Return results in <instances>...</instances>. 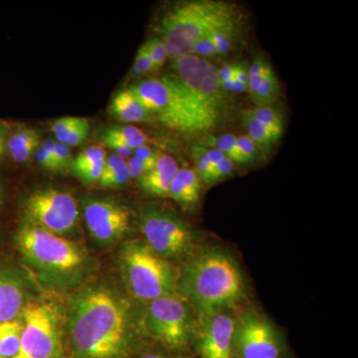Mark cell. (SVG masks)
Masks as SVG:
<instances>
[{
	"label": "cell",
	"mask_w": 358,
	"mask_h": 358,
	"mask_svg": "<svg viewBox=\"0 0 358 358\" xmlns=\"http://www.w3.org/2000/svg\"><path fill=\"white\" fill-rule=\"evenodd\" d=\"M180 289L202 319L238 305L246 292L236 261L219 248L204 249L193 257L181 275Z\"/></svg>",
	"instance_id": "6da1fadb"
},
{
	"label": "cell",
	"mask_w": 358,
	"mask_h": 358,
	"mask_svg": "<svg viewBox=\"0 0 358 358\" xmlns=\"http://www.w3.org/2000/svg\"><path fill=\"white\" fill-rule=\"evenodd\" d=\"M127 317L107 292L84 294L75 303L71 341L77 358H117L126 348Z\"/></svg>",
	"instance_id": "7a4b0ae2"
},
{
	"label": "cell",
	"mask_w": 358,
	"mask_h": 358,
	"mask_svg": "<svg viewBox=\"0 0 358 358\" xmlns=\"http://www.w3.org/2000/svg\"><path fill=\"white\" fill-rule=\"evenodd\" d=\"M129 89L152 117L179 133H203L219 122L174 75L143 80Z\"/></svg>",
	"instance_id": "3957f363"
},
{
	"label": "cell",
	"mask_w": 358,
	"mask_h": 358,
	"mask_svg": "<svg viewBox=\"0 0 358 358\" xmlns=\"http://www.w3.org/2000/svg\"><path fill=\"white\" fill-rule=\"evenodd\" d=\"M237 15L232 4L219 0H192L174 4L162 16L159 38L169 58L192 55L193 45L214 26Z\"/></svg>",
	"instance_id": "277c9868"
},
{
	"label": "cell",
	"mask_w": 358,
	"mask_h": 358,
	"mask_svg": "<svg viewBox=\"0 0 358 358\" xmlns=\"http://www.w3.org/2000/svg\"><path fill=\"white\" fill-rule=\"evenodd\" d=\"M121 262L124 277L136 298L152 301L162 296H173L178 287L176 271L145 242L127 244L122 251Z\"/></svg>",
	"instance_id": "5b68a950"
},
{
	"label": "cell",
	"mask_w": 358,
	"mask_h": 358,
	"mask_svg": "<svg viewBox=\"0 0 358 358\" xmlns=\"http://www.w3.org/2000/svg\"><path fill=\"white\" fill-rule=\"evenodd\" d=\"M22 334L13 358H60L62 339L57 310L50 303L30 301L21 310Z\"/></svg>",
	"instance_id": "8992f818"
},
{
	"label": "cell",
	"mask_w": 358,
	"mask_h": 358,
	"mask_svg": "<svg viewBox=\"0 0 358 358\" xmlns=\"http://www.w3.org/2000/svg\"><path fill=\"white\" fill-rule=\"evenodd\" d=\"M16 243L28 260L50 270L67 272L83 261L81 251L73 242L36 226L22 228Z\"/></svg>",
	"instance_id": "52a82bcc"
},
{
	"label": "cell",
	"mask_w": 358,
	"mask_h": 358,
	"mask_svg": "<svg viewBox=\"0 0 358 358\" xmlns=\"http://www.w3.org/2000/svg\"><path fill=\"white\" fill-rule=\"evenodd\" d=\"M173 61L174 76L220 120L227 109V96L221 87L217 68L192 54Z\"/></svg>",
	"instance_id": "ba28073f"
},
{
	"label": "cell",
	"mask_w": 358,
	"mask_h": 358,
	"mask_svg": "<svg viewBox=\"0 0 358 358\" xmlns=\"http://www.w3.org/2000/svg\"><path fill=\"white\" fill-rule=\"evenodd\" d=\"M145 324L148 333L173 350L185 348L192 338L189 310L176 294L150 301Z\"/></svg>",
	"instance_id": "9c48e42d"
},
{
	"label": "cell",
	"mask_w": 358,
	"mask_h": 358,
	"mask_svg": "<svg viewBox=\"0 0 358 358\" xmlns=\"http://www.w3.org/2000/svg\"><path fill=\"white\" fill-rule=\"evenodd\" d=\"M141 226L145 243L162 258H178L192 248V230L173 214L148 209L141 216Z\"/></svg>",
	"instance_id": "30bf717a"
},
{
	"label": "cell",
	"mask_w": 358,
	"mask_h": 358,
	"mask_svg": "<svg viewBox=\"0 0 358 358\" xmlns=\"http://www.w3.org/2000/svg\"><path fill=\"white\" fill-rule=\"evenodd\" d=\"M25 212L36 227L53 234H64L74 229L79 218V208L70 193L61 190H38L26 201Z\"/></svg>",
	"instance_id": "8fae6325"
},
{
	"label": "cell",
	"mask_w": 358,
	"mask_h": 358,
	"mask_svg": "<svg viewBox=\"0 0 358 358\" xmlns=\"http://www.w3.org/2000/svg\"><path fill=\"white\" fill-rule=\"evenodd\" d=\"M236 358H279L281 343L274 327L259 315L247 312L235 320L233 355Z\"/></svg>",
	"instance_id": "7c38bea8"
},
{
	"label": "cell",
	"mask_w": 358,
	"mask_h": 358,
	"mask_svg": "<svg viewBox=\"0 0 358 358\" xmlns=\"http://www.w3.org/2000/svg\"><path fill=\"white\" fill-rule=\"evenodd\" d=\"M84 217L92 236L102 243L121 239L131 224L129 209L108 199L89 200L85 205Z\"/></svg>",
	"instance_id": "4fadbf2b"
},
{
	"label": "cell",
	"mask_w": 358,
	"mask_h": 358,
	"mask_svg": "<svg viewBox=\"0 0 358 358\" xmlns=\"http://www.w3.org/2000/svg\"><path fill=\"white\" fill-rule=\"evenodd\" d=\"M235 320L226 313L202 320L199 334V350L201 358H234L233 334Z\"/></svg>",
	"instance_id": "5bb4252c"
},
{
	"label": "cell",
	"mask_w": 358,
	"mask_h": 358,
	"mask_svg": "<svg viewBox=\"0 0 358 358\" xmlns=\"http://www.w3.org/2000/svg\"><path fill=\"white\" fill-rule=\"evenodd\" d=\"M178 169V162L173 157L160 155L155 166L138 179V183L150 194L160 197L169 196V188Z\"/></svg>",
	"instance_id": "9a60e30c"
},
{
	"label": "cell",
	"mask_w": 358,
	"mask_h": 358,
	"mask_svg": "<svg viewBox=\"0 0 358 358\" xmlns=\"http://www.w3.org/2000/svg\"><path fill=\"white\" fill-rule=\"evenodd\" d=\"M109 112L117 121L138 124L152 121V115L131 90L117 92L110 101Z\"/></svg>",
	"instance_id": "2e32d148"
},
{
	"label": "cell",
	"mask_w": 358,
	"mask_h": 358,
	"mask_svg": "<svg viewBox=\"0 0 358 358\" xmlns=\"http://www.w3.org/2000/svg\"><path fill=\"white\" fill-rule=\"evenodd\" d=\"M201 180L194 169L181 167L176 171L169 196L186 208H193L199 203Z\"/></svg>",
	"instance_id": "e0dca14e"
},
{
	"label": "cell",
	"mask_w": 358,
	"mask_h": 358,
	"mask_svg": "<svg viewBox=\"0 0 358 358\" xmlns=\"http://www.w3.org/2000/svg\"><path fill=\"white\" fill-rule=\"evenodd\" d=\"M23 308V292L15 280L0 273V322H10Z\"/></svg>",
	"instance_id": "ac0fdd59"
},
{
	"label": "cell",
	"mask_w": 358,
	"mask_h": 358,
	"mask_svg": "<svg viewBox=\"0 0 358 358\" xmlns=\"http://www.w3.org/2000/svg\"><path fill=\"white\" fill-rule=\"evenodd\" d=\"M40 134L32 128L16 129L6 141V148L11 159L17 164L27 162L40 145Z\"/></svg>",
	"instance_id": "d6986e66"
},
{
	"label": "cell",
	"mask_w": 358,
	"mask_h": 358,
	"mask_svg": "<svg viewBox=\"0 0 358 358\" xmlns=\"http://www.w3.org/2000/svg\"><path fill=\"white\" fill-rule=\"evenodd\" d=\"M239 20L236 15L214 26L206 33L213 42L218 56L226 55L232 50L239 35Z\"/></svg>",
	"instance_id": "ffe728a7"
},
{
	"label": "cell",
	"mask_w": 358,
	"mask_h": 358,
	"mask_svg": "<svg viewBox=\"0 0 358 358\" xmlns=\"http://www.w3.org/2000/svg\"><path fill=\"white\" fill-rule=\"evenodd\" d=\"M129 178L131 176H129L128 162L126 159L115 154L107 157L102 176L99 180L102 187H117V186L126 185Z\"/></svg>",
	"instance_id": "44dd1931"
},
{
	"label": "cell",
	"mask_w": 358,
	"mask_h": 358,
	"mask_svg": "<svg viewBox=\"0 0 358 358\" xmlns=\"http://www.w3.org/2000/svg\"><path fill=\"white\" fill-rule=\"evenodd\" d=\"M101 141H114L127 145L131 150L143 147L148 143V136L141 129L134 126H114L106 129Z\"/></svg>",
	"instance_id": "7402d4cb"
},
{
	"label": "cell",
	"mask_w": 358,
	"mask_h": 358,
	"mask_svg": "<svg viewBox=\"0 0 358 358\" xmlns=\"http://www.w3.org/2000/svg\"><path fill=\"white\" fill-rule=\"evenodd\" d=\"M22 320L0 322V357L13 358L20 350Z\"/></svg>",
	"instance_id": "603a6c76"
},
{
	"label": "cell",
	"mask_w": 358,
	"mask_h": 358,
	"mask_svg": "<svg viewBox=\"0 0 358 358\" xmlns=\"http://www.w3.org/2000/svg\"><path fill=\"white\" fill-rule=\"evenodd\" d=\"M205 147L215 148L234 164H247L238 145L237 136L234 134H223L220 136H209Z\"/></svg>",
	"instance_id": "cb8c5ba5"
},
{
	"label": "cell",
	"mask_w": 358,
	"mask_h": 358,
	"mask_svg": "<svg viewBox=\"0 0 358 358\" xmlns=\"http://www.w3.org/2000/svg\"><path fill=\"white\" fill-rule=\"evenodd\" d=\"M279 91V81H278L277 76H275L272 67L268 66L260 86H259L256 93L252 96V99H253V102L256 103L257 107L268 106V103L275 100V96L278 95Z\"/></svg>",
	"instance_id": "d4e9b609"
},
{
	"label": "cell",
	"mask_w": 358,
	"mask_h": 358,
	"mask_svg": "<svg viewBox=\"0 0 358 358\" xmlns=\"http://www.w3.org/2000/svg\"><path fill=\"white\" fill-rule=\"evenodd\" d=\"M244 126L246 128L248 134L247 136L251 138L258 147H270L274 145L279 138H275L274 134L264 126L262 122L257 121L251 115L243 113Z\"/></svg>",
	"instance_id": "484cf974"
},
{
	"label": "cell",
	"mask_w": 358,
	"mask_h": 358,
	"mask_svg": "<svg viewBox=\"0 0 358 358\" xmlns=\"http://www.w3.org/2000/svg\"><path fill=\"white\" fill-rule=\"evenodd\" d=\"M246 114L251 115L257 121L262 122L264 126L267 127L275 138H281L282 134V121L281 115L277 110L272 109L268 106H261L255 109L245 110Z\"/></svg>",
	"instance_id": "4316f807"
},
{
	"label": "cell",
	"mask_w": 358,
	"mask_h": 358,
	"mask_svg": "<svg viewBox=\"0 0 358 358\" xmlns=\"http://www.w3.org/2000/svg\"><path fill=\"white\" fill-rule=\"evenodd\" d=\"M106 159H107V154H106V150L103 148L99 147V145H92V147L80 152L76 159H73L70 171L75 173V171H80V169H86V167L95 166L96 164L105 162Z\"/></svg>",
	"instance_id": "83f0119b"
},
{
	"label": "cell",
	"mask_w": 358,
	"mask_h": 358,
	"mask_svg": "<svg viewBox=\"0 0 358 358\" xmlns=\"http://www.w3.org/2000/svg\"><path fill=\"white\" fill-rule=\"evenodd\" d=\"M192 155L196 164L195 171L199 174L200 180L203 181L205 185H210L214 164L209 157L208 150L204 145H196L193 148Z\"/></svg>",
	"instance_id": "f1b7e54d"
},
{
	"label": "cell",
	"mask_w": 358,
	"mask_h": 358,
	"mask_svg": "<svg viewBox=\"0 0 358 358\" xmlns=\"http://www.w3.org/2000/svg\"><path fill=\"white\" fill-rule=\"evenodd\" d=\"M145 45L150 60H152L154 73L159 72L164 67V65L166 64L167 58H169L166 45L164 44V42L159 37H155V38L148 40Z\"/></svg>",
	"instance_id": "f546056e"
},
{
	"label": "cell",
	"mask_w": 358,
	"mask_h": 358,
	"mask_svg": "<svg viewBox=\"0 0 358 358\" xmlns=\"http://www.w3.org/2000/svg\"><path fill=\"white\" fill-rule=\"evenodd\" d=\"M268 63L262 57H257L250 66L248 70V90L250 95L253 96L262 82L264 75L267 71Z\"/></svg>",
	"instance_id": "4dcf8cb0"
},
{
	"label": "cell",
	"mask_w": 358,
	"mask_h": 358,
	"mask_svg": "<svg viewBox=\"0 0 358 358\" xmlns=\"http://www.w3.org/2000/svg\"><path fill=\"white\" fill-rule=\"evenodd\" d=\"M148 73H154V67H152V60L148 55L145 45L143 44L138 49L136 58H134L131 76L134 79H136V78L145 76Z\"/></svg>",
	"instance_id": "1f68e13d"
},
{
	"label": "cell",
	"mask_w": 358,
	"mask_h": 358,
	"mask_svg": "<svg viewBox=\"0 0 358 358\" xmlns=\"http://www.w3.org/2000/svg\"><path fill=\"white\" fill-rule=\"evenodd\" d=\"M81 119L80 117H63L52 122L51 131L56 140L59 143H64L68 134L79 124Z\"/></svg>",
	"instance_id": "d6a6232c"
},
{
	"label": "cell",
	"mask_w": 358,
	"mask_h": 358,
	"mask_svg": "<svg viewBox=\"0 0 358 358\" xmlns=\"http://www.w3.org/2000/svg\"><path fill=\"white\" fill-rule=\"evenodd\" d=\"M54 162H55L56 171H65L70 169L72 166L73 157L70 148L64 143L56 141L54 148Z\"/></svg>",
	"instance_id": "836d02e7"
},
{
	"label": "cell",
	"mask_w": 358,
	"mask_h": 358,
	"mask_svg": "<svg viewBox=\"0 0 358 358\" xmlns=\"http://www.w3.org/2000/svg\"><path fill=\"white\" fill-rule=\"evenodd\" d=\"M90 131V124L88 120L82 117L81 121L79 124L75 127L70 134H68L67 138H65L64 145L68 147H77V145H81L88 138Z\"/></svg>",
	"instance_id": "e575fe53"
},
{
	"label": "cell",
	"mask_w": 358,
	"mask_h": 358,
	"mask_svg": "<svg viewBox=\"0 0 358 358\" xmlns=\"http://www.w3.org/2000/svg\"><path fill=\"white\" fill-rule=\"evenodd\" d=\"M192 55L205 59L218 56V52L216 50L213 42L211 41L210 37L204 34L193 45Z\"/></svg>",
	"instance_id": "d590c367"
},
{
	"label": "cell",
	"mask_w": 358,
	"mask_h": 358,
	"mask_svg": "<svg viewBox=\"0 0 358 358\" xmlns=\"http://www.w3.org/2000/svg\"><path fill=\"white\" fill-rule=\"evenodd\" d=\"M237 141L240 152L243 155L246 164H252L255 162L257 155H258V145L248 136H237Z\"/></svg>",
	"instance_id": "8d00e7d4"
},
{
	"label": "cell",
	"mask_w": 358,
	"mask_h": 358,
	"mask_svg": "<svg viewBox=\"0 0 358 358\" xmlns=\"http://www.w3.org/2000/svg\"><path fill=\"white\" fill-rule=\"evenodd\" d=\"M233 169H234V162L227 159V157L219 162L214 166L213 171H212L210 185H214L221 179L227 178L228 176L232 173Z\"/></svg>",
	"instance_id": "74e56055"
},
{
	"label": "cell",
	"mask_w": 358,
	"mask_h": 358,
	"mask_svg": "<svg viewBox=\"0 0 358 358\" xmlns=\"http://www.w3.org/2000/svg\"><path fill=\"white\" fill-rule=\"evenodd\" d=\"M133 157L141 160V162H145L148 166L154 167L160 157V154L157 150H152V148L148 147V145H143V147L136 148V150H134Z\"/></svg>",
	"instance_id": "f35d334b"
},
{
	"label": "cell",
	"mask_w": 358,
	"mask_h": 358,
	"mask_svg": "<svg viewBox=\"0 0 358 358\" xmlns=\"http://www.w3.org/2000/svg\"><path fill=\"white\" fill-rule=\"evenodd\" d=\"M35 157L40 166L47 169V171H56L55 162H54L53 155L49 150H47L43 145L40 143L38 148L35 152Z\"/></svg>",
	"instance_id": "ab89813d"
},
{
	"label": "cell",
	"mask_w": 358,
	"mask_h": 358,
	"mask_svg": "<svg viewBox=\"0 0 358 358\" xmlns=\"http://www.w3.org/2000/svg\"><path fill=\"white\" fill-rule=\"evenodd\" d=\"M127 162H128L131 178L140 179L141 176H145V173H148L152 169V167L148 166L145 162H141V160L134 157H129Z\"/></svg>",
	"instance_id": "60d3db41"
},
{
	"label": "cell",
	"mask_w": 358,
	"mask_h": 358,
	"mask_svg": "<svg viewBox=\"0 0 358 358\" xmlns=\"http://www.w3.org/2000/svg\"><path fill=\"white\" fill-rule=\"evenodd\" d=\"M103 145H107L110 150H114L115 155H119L122 159H127L133 157L134 150L127 147V145H122V143H117L114 141H102Z\"/></svg>",
	"instance_id": "b9f144b4"
},
{
	"label": "cell",
	"mask_w": 358,
	"mask_h": 358,
	"mask_svg": "<svg viewBox=\"0 0 358 358\" xmlns=\"http://www.w3.org/2000/svg\"><path fill=\"white\" fill-rule=\"evenodd\" d=\"M237 65L225 64L220 69H218L219 80H220L221 86L227 82L234 81L235 74H236Z\"/></svg>",
	"instance_id": "7bdbcfd3"
},
{
	"label": "cell",
	"mask_w": 358,
	"mask_h": 358,
	"mask_svg": "<svg viewBox=\"0 0 358 358\" xmlns=\"http://www.w3.org/2000/svg\"><path fill=\"white\" fill-rule=\"evenodd\" d=\"M6 150V138H4L3 134L0 131V159H1L2 155H4Z\"/></svg>",
	"instance_id": "ee69618b"
},
{
	"label": "cell",
	"mask_w": 358,
	"mask_h": 358,
	"mask_svg": "<svg viewBox=\"0 0 358 358\" xmlns=\"http://www.w3.org/2000/svg\"><path fill=\"white\" fill-rule=\"evenodd\" d=\"M141 358H167V357H162V355H145V357H143Z\"/></svg>",
	"instance_id": "f6af8a7d"
},
{
	"label": "cell",
	"mask_w": 358,
	"mask_h": 358,
	"mask_svg": "<svg viewBox=\"0 0 358 358\" xmlns=\"http://www.w3.org/2000/svg\"><path fill=\"white\" fill-rule=\"evenodd\" d=\"M0 358H1V357H0Z\"/></svg>",
	"instance_id": "bcb514c9"
}]
</instances>
